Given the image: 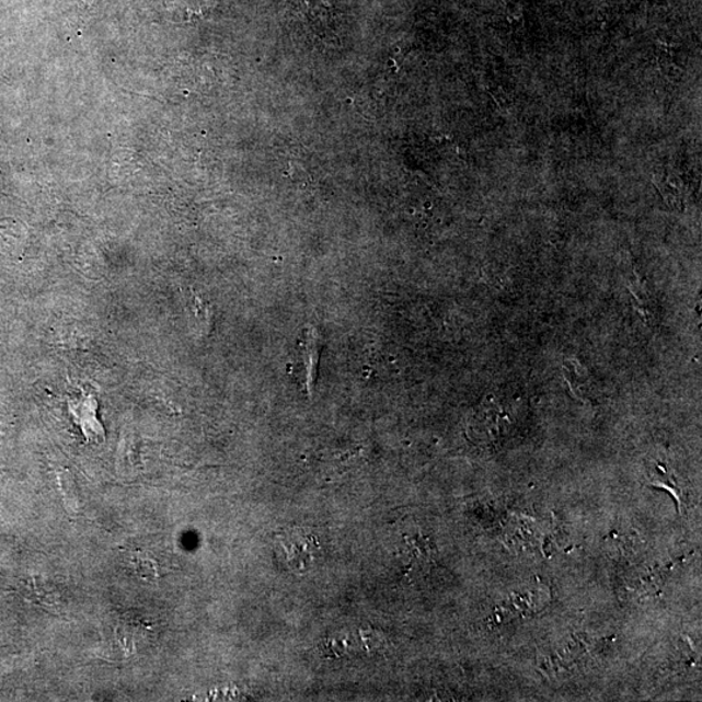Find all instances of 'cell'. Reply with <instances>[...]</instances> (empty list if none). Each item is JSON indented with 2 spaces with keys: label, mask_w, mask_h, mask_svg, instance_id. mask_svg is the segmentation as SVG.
Wrapping results in <instances>:
<instances>
[{
  "label": "cell",
  "mask_w": 702,
  "mask_h": 702,
  "mask_svg": "<svg viewBox=\"0 0 702 702\" xmlns=\"http://www.w3.org/2000/svg\"><path fill=\"white\" fill-rule=\"evenodd\" d=\"M317 544L309 534L294 533L277 542V554L294 572L310 569L315 563Z\"/></svg>",
  "instance_id": "6da1fadb"
},
{
  "label": "cell",
  "mask_w": 702,
  "mask_h": 702,
  "mask_svg": "<svg viewBox=\"0 0 702 702\" xmlns=\"http://www.w3.org/2000/svg\"><path fill=\"white\" fill-rule=\"evenodd\" d=\"M59 486L66 509L71 514L79 513L81 505L80 493L78 485H76L73 477L69 472H65V474L59 476Z\"/></svg>",
  "instance_id": "7a4b0ae2"
}]
</instances>
